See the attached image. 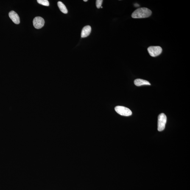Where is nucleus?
Masks as SVG:
<instances>
[{"label":"nucleus","instance_id":"nucleus-11","mask_svg":"<svg viewBox=\"0 0 190 190\" xmlns=\"http://www.w3.org/2000/svg\"><path fill=\"white\" fill-rule=\"evenodd\" d=\"M102 0H97V1H96V5L97 8L99 9L102 7Z\"/></svg>","mask_w":190,"mask_h":190},{"label":"nucleus","instance_id":"nucleus-1","mask_svg":"<svg viewBox=\"0 0 190 190\" xmlns=\"http://www.w3.org/2000/svg\"><path fill=\"white\" fill-rule=\"evenodd\" d=\"M152 14L150 9L146 7L137 9L132 13L131 16L133 18H148Z\"/></svg>","mask_w":190,"mask_h":190},{"label":"nucleus","instance_id":"nucleus-12","mask_svg":"<svg viewBox=\"0 0 190 190\" xmlns=\"http://www.w3.org/2000/svg\"><path fill=\"white\" fill-rule=\"evenodd\" d=\"M88 1V0H84V1H85V2H87Z\"/></svg>","mask_w":190,"mask_h":190},{"label":"nucleus","instance_id":"nucleus-9","mask_svg":"<svg viewBox=\"0 0 190 190\" xmlns=\"http://www.w3.org/2000/svg\"><path fill=\"white\" fill-rule=\"evenodd\" d=\"M57 5H58L59 9L62 13L66 14L68 13V10L67 9L66 6L61 1H58L57 3Z\"/></svg>","mask_w":190,"mask_h":190},{"label":"nucleus","instance_id":"nucleus-6","mask_svg":"<svg viewBox=\"0 0 190 190\" xmlns=\"http://www.w3.org/2000/svg\"><path fill=\"white\" fill-rule=\"evenodd\" d=\"M9 18L12 20L15 24H19L20 23V18L19 15L16 12L11 11L9 14Z\"/></svg>","mask_w":190,"mask_h":190},{"label":"nucleus","instance_id":"nucleus-3","mask_svg":"<svg viewBox=\"0 0 190 190\" xmlns=\"http://www.w3.org/2000/svg\"><path fill=\"white\" fill-rule=\"evenodd\" d=\"M115 110L117 113L121 116H129L132 114L131 110L125 107L118 106L115 107Z\"/></svg>","mask_w":190,"mask_h":190},{"label":"nucleus","instance_id":"nucleus-2","mask_svg":"<svg viewBox=\"0 0 190 190\" xmlns=\"http://www.w3.org/2000/svg\"><path fill=\"white\" fill-rule=\"evenodd\" d=\"M167 121V118L165 114L162 113L159 115L158 118V130L162 131L164 130Z\"/></svg>","mask_w":190,"mask_h":190},{"label":"nucleus","instance_id":"nucleus-8","mask_svg":"<svg viewBox=\"0 0 190 190\" xmlns=\"http://www.w3.org/2000/svg\"><path fill=\"white\" fill-rule=\"evenodd\" d=\"M134 84L136 86H140L143 85H150V82L148 81L143 79H135L134 81Z\"/></svg>","mask_w":190,"mask_h":190},{"label":"nucleus","instance_id":"nucleus-13","mask_svg":"<svg viewBox=\"0 0 190 190\" xmlns=\"http://www.w3.org/2000/svg\"><path fill=\"white\" fill-rule=\"evenodd\" d=\"M101 8H102V7H101Z\"/></svg>","mask_w":190,"mask_h":190},{"label":"nucleus","instance_id":"nucleus-4","mask_svg":"<svg viewBox=\"0 0 190 190\" xmlns=\"http://www.w3.org/2000/svg\"><path fill=\"white\" fill-rule=\"evenodd\" d=\"M149 53L152 57H156L161 54L162 49L160 46H150L148 48Z\"/></svg>","mask_w":190,"mask_h":190},{"label":"nucleus","instance_id":"nucleus-10","mask_svg":"<svg viewBox=\"0 0 190 190\" xmlns=\"http://www.w3.org/2000/svg\"><path fill=\"white\" fill-rule=\"evenodd\" d=\"M37 2L40 4L45 6H49V2L47 0H37Z\"/></svg>","mask_w":190,"mask_h":190},{"label":"nucleus","instance_id":"nucleus-7","mask_svg":"<svg viewBox=\"0 0 190 190\" xmlns=\"http://www.w3.org/2000/svg\"><path fill=\"white\" fill-rule=\"evenodd\" d=\"M91 32V26H85L82 29V33H81V37L82 38H85V37H88L90 35Z\"/></svg>","mask_w":190,"mask_h":190},{"label":"nucleus","instance_id":"nucleus-5","mask_svg":"<svg viewBox=\"0 0 190 190\" xmlns=\"http://www.w3.org/2000/svg\"><path fill=\"white\" fill-rule=\"evenodd\" d=\"M34 27L37 29H40L44 26V20L40 17H36L34 18L33 21Z\"/></svg>","mask_w":190,"mask_h":190}]
</instances>
